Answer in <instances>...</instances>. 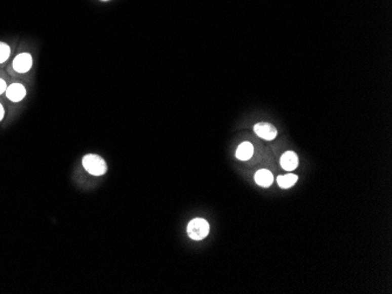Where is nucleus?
I'll use <instances>...</instances> for the list:
<instances>
[{"mask_svg":"<svg viewBox=\"0 0 392 294\" xmlns=\"http://www.w3.org/2000/svg\"><path fill=\"white\" fill-rule=\"evenodd\" d=\"M187 232L191 239L202 240L208 236L209 233V224L207 220L202 218H195L188 224Z\"/></svg>","mask_w":392,"mask_h":294,"instance_id":"nucleus-1","label":"nucleus"},{"mask_svg":"<svg viewBox=\"0 0 392 294\" xmlns=\"http://www.w3.org/2000/svg\"><path fill=\"white\" fill-rule=\"evenodd\" d=\"M83 165L86 170L90 172L91 175L94 176H101L106 174L107 171V165L106 162L103 161L101 157L97 155H86L83 159Z\"/></svg>","mask_w":392,"mask_h":294,"instance_id":"nucleus-2","label":"nucleus"},{"mask_svg":"<svg viewBox=\"0 0 392 294\" xmlns=\"http://www.w3.org/2000/svg\"><path fill=\"white\" fill-rule=\"evenodd\" d=\"M254 131L256 133L257 136H260V137L263 139H267V141H272L277 135L276 128L273 127L272 124L267 122H260L255 124Z\"/></svg>","mask_w":392,"mask_h":294,"instance_id":"nucleus-3","label":"nucleus"},{"mask_svg":"<svg viewBox=\"0 0 392 294\" xmlns=\"http://www.w3.org/2000/svg\"><path fill=\"white\" fill-rule=\"evenodd\" d=\"M32 67V57L28 53L17 55L13 61V68L18 73H26Z\"/></svg>","mask_w":392,"mask_h":294,"instance_id":"nucleus-4","label":"nucleus"},{"mask_svg":"<svg viewBox=\"0 0 392 294\" xmlns=\"http://www.w3.org/2000/svg\"><path fill=\"white\" fill-rule=\"evenodd\" d=\"M6 95L11 101L13 102H19L23 100L26 95V89L23 84L20 83H13L10 87H7Z\"/></svg>","mask_w":392,"mask_h":294,"instance_id":"nucleus-5","label":"nucleus"},{"mask_svg":"<svg viewBox=\"0 0 392 294\" xmlns=\"http://www.w3.org/2000/svg\"><path fill=\"white\" fill-rule=\"evenodd\" d=\"M281 165L284 170L291 171L295 170L298 165V157L294 152H287L284 153L282 157H281Z\"/></svg>","mask_w":392,"mask_h":294,"instance_id":"nucleus-6","label":"nucleus"},{"mask_svg":"<svg viewBox=\"0 0 392 294\" xmlns=\"http://www.w3.org/2000/svg\"><path fill=\"white\" fill-rule=\"evenodd\" d=\"M255 182L260 186L268 187L271 185L273 182L272 174L269 170H267V169H261V170H258L256 174H255Z\"/></svg>","mask_w":392,"mask_h":294,"instance_id":"nucleus-7","label":"nucleus"},{"mask_svg":"<svg viewBox=\"0 0 392 294\" xmlns=\"http://www.w3.org/2000/svg\"><path fill=\"white\" fill-rule=\"evenodd\" d=\"M254 154V146L250 142H243L239 145L238 150H236V157L240 161H248L253 156Z\"/></svg>","mask_w":392,"mask_h":294,"instance_id":"nucleus-8","label":"nucleus"},{"mask_svg":"<svg viewBox=\"0 0 392 294\" xmlns=\"http://www.w3.org/2000/svg\"><path fill=\"white\" fill-rule=\"evenodd\" d=\"M298 177L294 174H288L284 176H279L277 178V182H279V185L282 187V189H289V187L293 186L296 182H297Z\"/></svg>","mask_w":392,"mask_h":294,"instance_id":"nucleus-9","label":"nucleus"},{"mask_svg":"<svg viewBox=\"0 0 392 294\" xmlns=\"http://www.w3.org/2000/svg\"><path fill=\"white\" fill-rule=\"evenodd\" d=\"M10 54H11L10 47L7 46L6 43L0 42V64L5 62L7 59L10 58Z\"/></svg>","mask_w":392,"mask_h":294,"instance_id":"nucleus-10","label":"nucleus"},{"mask_svg":"<svg viewBox=\"0 0 392 294\" xmlns=\"http://www.w3.org/2000/svg\"><path fill=\"white\" fill-rule=\"evenodd\" d=\"M7 89V86H6V82L4 80L0 79V94H3L4 91H6Z\"/></svg>","mask_w":392,"mask_h":294,"instance_id":"nucleus-11","label":"nucleus"},{"mask_svg":"<svg viewBox=\"0 0 392 294\" xmlns=\"http://www.w3.org/2000/svg\"><path fill=\"white\" fill-rule=\"evenodd\" d=\"M3 117H4V108H3V106L0 105V121L3 120Z\"/></svg>","mask_w":392,"mask_h":294,"instance_id":"nucleus-12","label":"nucleus"},{"mask_svg":"<svg viewBox=\"0 0 392 294\" xmlns=\"http://www.w3.org/2000/svg\"><path fill=\"white\" fill-rule=\"evenodd\" d=\"M103 2H107V0H103Z\"/></svg>","mask_w":392,"mask_h":294,"instance_id":"nucleus-13","label":"nucleus"}]
</instances>
